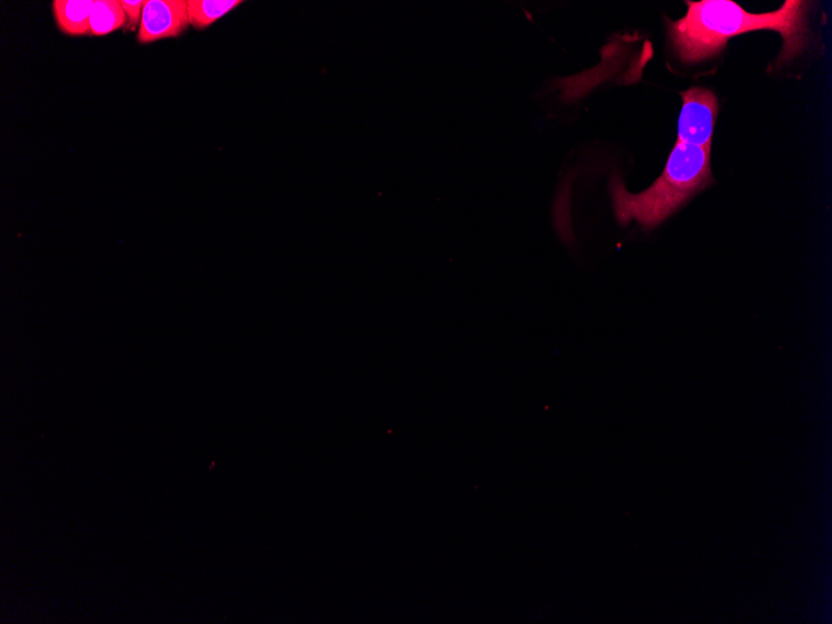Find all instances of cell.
<instances>
[{
  "label": "cell",
  "instance_id": "3",
  "mask_svg": "<svg viewBox=\"0 0 832 624\" xmlns=\"http://www.w3.org/2000/svg\"><path fill=\"white\" fill-rule=\"evenodd\" d=\"M682 98L677 141L711 150L718 117L715 94L703 88H692L683 91Z\"/></svg>",
  "mask_w": 832,
  "mask_h": 624
},
{
  "label": "cell",
  "instance_id": "4",
  "mask_svg": "<svg viewBox=\"0 0 832 624\" xmlns=\"http://www.w3.org/2000/svg\"><path fill=\"white\" fill-rule=\"evenodd\" d=\"M188 25L186 0H146L136 40L145 45L177 37Z\"/></svg>",
  "mask_w": 832,
  "mask_h": 624
},
{
  "label": "cell",
  "instance_id": "1",
  "mask_svg": "<svg viewBox=\"0 0 832 624\" xmlns=\"http://www.w3.org/2000/svg\"><path fill=\"white\" fill-rule=\"evenodd\" d=\"M688 13L668 21L669 41L680 62L693 64L720 54L732 36L755 31H774L782 36L779 64L796 58L808 44L809 4L787 0L778 11L754 14L732 0L687 2Z\"/></svg>",
  "mask_w": 832,
  "mask_h": 624
},
{
  "label": "cell",
  "instance_id": "6",
  "mask_svg": "<svg viewBox=\"0 0 832 624\" xmlns=\"http://www.w3.org/2000/svg\"><path fill=\"white\" fill-rule=\"evenodd\" d=\"M241 4V0H187L188 22L195 30H206Z\"/></svg>",
  "mask_w": 832,
  "mask_h": 624
},
{
  "label": "cell",
  "instance_id": "7",
  "mask_svg": "<svg viewBox=\"0 0 832 624\" xmlns=\"http://www.w3.org/2000/svg\"><path fill=\"white\" fill-rule=\"evenodd\" d=\"M127 25V17L121 0H97L90 15L91 35L103 36Z\"/></svg>",
  "mask_w": 832,
  "mask_h": 624
},
{
  "label": "cell",
  "instance_id": "8",
  "mask_svg": "<svg viewBox=\"0 0 832 624\" xmlns=\"http://www.w3.org/2000/svg\"><path fill=\"white\" fill-rule=\"evenodd\" d=\"M145 3L146 0H136V2H131V0H121V6L122 8H124L127 17V31L134 32L138 30V26L140 28L141 19H143Z\"/></svg>",
  "mask_w": 832,
  "mask_h": 624
},
{
  "label": "cell",
  "instance_id": "5",
  "mask_svg": "<svg viewBox=\"0 0 832 624\" xmlns=\"http://www.w3.org/2000/svg\"><path fill=\"white\" fill-rule=\"evenodd\" d=\"M92 0H55L53 13L61 32L70 36L91 35Z\"/></svg>",
  "mask_w": 832,
  "mask_h": 624
},
{
  "label": "cell",
  "instance_id": "2",
  "mask_svg": "<svg viewBox=\"0 0 832 624\" xmlns=\"http://www.w3.org/2000/svg\"><path fill=\"white\" fill-rule=\"evenodd\" d=\"M711 150L677 141L664 174L641 194H631L616 176L610 183L614 216L621 225L632 220L652 230L672 216L690 197L712 184Z\"/></svg>",
  "mask_w": 832,
  "mask_h": 624
}]
</instances>
